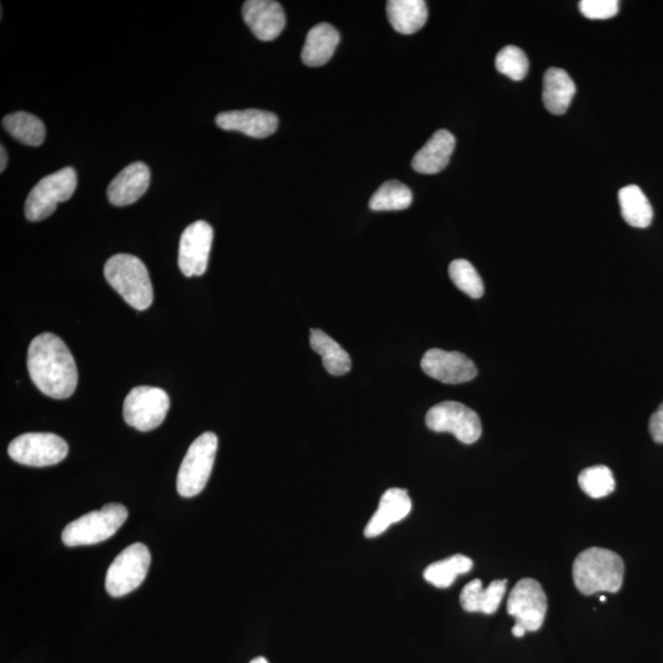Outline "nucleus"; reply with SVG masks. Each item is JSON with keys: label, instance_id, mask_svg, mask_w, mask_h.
<instances>
[{"label": "nucleus", "instance_id": "f257e3e1", "mask_svg": "<svg viewBox=\"0 0 663 663\" xmlns=\"http://www.w3.org/2000/svg\"><path fill=\"white\" fill-rule=\"evenodd\" d=\"M28 369L32 382L46 396L66 400L77 390L78 370L61 338L42 333L31 342Z\"/></svg>", "mask_w": 663, "mask_h": 663}, {"label": "nucleus", "instance_id": "f03ea898", "mask_svg": "<svg viewBox=\"0 0 663 663\" xmlns=\"http://www.w3.org/2000/svg\"><path fill=\"white\" fill-rule=\"evenodd\" d=\"M624 562L617 553L605 548H589L576 557L573 578L582 595L597 592L616 594L623 585Z\"/></svg>", "mask_w": 663, "mask_h": 663}, {"label": "nucleus", "instance_id": "7ed1b4c3", "mask_svg": "<svg viewBox=\"0 0 663 663\" xmlns=\"http://www.w3.org/2000/svg\"><path fill=\"white\" fill-rule=\"evenodd\" d=\"M107 282L133 309L144 311L153 304L152 280L145 264L138 257L118 253L110 258L104 269Z\"/></svg>", "mask_w": 663, "mask_h": 663}, {"label": "nucleus", "instance_id": "20e7f679", "mask_svg": "<svg viewBox=\"0 0 663 663\" xmlns=\"http://www.w3.org/2000/svg\"><path fill=\"white\" fill-rule=\"evenodd\" d=\"M128 510L121 504H107L70 522L64 528L62 541L67 547L93 546L111 538L125 524Z\"/></svg>", "mask_w": 663, "mask_h": 663}, {"label": "nucleus", "instance_id": "39448f33", "mask_svg": "<svg viewBox=\"0 0 663 663\" xmlns=\"http://www.w3.org/2000/svg\"><path fill=\"white\" fill-rule=\"evenodd\" d=\"M217 450L218 436L212 431L193 441L177 476V492L181 497L193 498L203 492L212 474Z\"/></svg>", "mask_w": 663, "mask_h": 663}, {"label": "nucleus", "instance_id": "423d86ee", "mask_svg": "<svg viewBox=\"0 0 663 663\" xmlns=\"http://www.w3.org/2000/svg\"><path fill=\"white\" fill-rule=\"evenodd\" d=\"M78 177L73 167L53 172L32 188L25 203V215L30 221H41L50 217L59 203L72 198L77 190Z\"/></svg>", "mask_w": 663, "mask_h": 663}, {"label": "nucleus", "instance_id": "0eeeda50", "mask_svg": "<svg viewBox=\"0 0 663 663\" xmlns=\"http://www.w3.org/2000/svg\"><path fill=\"white\" fill-rule=\"evenodd\" d=\"M152 555L143 543L123 549L113 560L106 574V591L112 597H122L137 590L147 578Z\"/></svg>", "mask_w": 663, "mask_h": 663}, {"label": "nucleus", "instance_id": "6e6552de", "mask_svg": "<svg viewBox=\"0 0 663 663\" xmlns=\"http://www.w3.org/2000/svg\"><path fill=\"white\" fill-rule=\"evenodd\" d=\"M425 423L435 433H451L466 445L474 444L482 436L479 415L465 404L454 401L442 402L430 408Z\"/></svg>", "mask_w": 663, "mask_h": 663}, {"label": "nucleus", "instance_id": "1a4fd4ad", "mask_svg": "<svg viewBox=\"0 0 663 663\" xmlns=\"http://www.w3.org/2000/svg\"><path fill=\"white\" fill-rule=\"evenodd\" d=\"M170 409V397L158 387L133 388L123 404V417L129 427L152 431L164 423Z\"/></svg>", "mask_w": 663, "mask_h": 663}, {"label": "nucleus", "instance_id": "9d476101", "mask_svg": "<svg viewBox=\"0 0 663 663\" xmlns=\"http://www.w3.org/2000/svg\"><path fill=\"white\" fill-rule=\"evenodd\" d=\"M68 444L51 433H28L10 442L8 454L20 465L30 467L55 466L68 455Z\"/></svg>", "mask_w": 663, "mask_h": 663}, {"label": "nucleus", "instance_id": "9b49d317", "mask_svg": "<svg viewBox=\"0 0 663 663\" xmlns=\"http://www.w3.org/2000/svg\"><path fill=\"white\" fill-rule=\"evenodd\" d=\"M548 608L546 592L541 584L533 579H522L511 590L508 600V613L522 625L526 632L541 629Z\"/></svg>", "mask_w": 663, "mask_h": 663}, {"label": "nucleus", "instance_id": "f8f14e48", "mask_svg": "<svg viewBox=\"0 0 663 663\" xmlns=\"http://www.w3.org/2000/svg\"><path fill=\"white\" fill-rule=\"evenodd\" d=\"M213 237V228L207 221H196L183 231L179 267L186 277H199L206 273Z\"/></svg>", "mask_w": 663, "mask_h": 663}, {"label": "nucleus", "instance_id": "ddd939ff", "mask_svg": "<svg viewBox=\"0 0 663 663\" xmlns=\"http://www.w3.org/2000/svg\"><path fill=\"white\" fill-rule=\"evenodd\" d=\"M420 365L425 374L442 384H465L478 374L477 366L465 354L436 348L424 354Z\"/></svg>", "mask_w": 663, "mask_h": 663}, {"label": "nucleus", "instance_id": "4468645a", "mask_svg": "<svg viewBox=\"0 0 663 663\" xmlns=\"http://www.w3.org/2000/svg\"><path fill=\"white\" fill-rule=\"evenodd\" d=\"M242 15L249 28L261 41H273L285 28V14L274 0H249L242 8Z\"/></svg>", "mask_w": 663, "mask_h": 663}, {"label": "nucleus", "instance_id": "2eb2a0df", "mask_svg": "<svg viewBox=\"0 0 663 663\" xmlns=\"http://www.w3.org/2000/svg\"><path fill=\"white\" fill-rule=\"evenodd\" d=\"M412 500L406 489L391 488L382 495L379 508L364 530L366 538H375L411 514Z\"/></svg>", "mask_w": 663, "mask_h": 663}, {"label": "nucleus", "instance_id": "dca6fc26", "mask_svg": "<svg viewBox=\"0 0 663 663\" xmlns=\"http://www.w3.org/2000/svg\"><path fill=\"white\" fill-rule=\"evenodd\" d=\"M215 122L224 131L241 132L252 138L272 136L279 126L274 113L262 110L221 112Z\"/></svg>", "mask_w": 663, "mask_h": 663}, {"label": "nucleus", "instance_id": "f3484780", "mask_svg": "<svg viewBox=\"0 0 663 663\" xmlns=\"http://www.w3.org/2000/svg\"><path fill=\"white\" fill-rule=\"evenodd\" d=\"M150 170L144 163H133L123 169L112 180L107 190V197L113 206L126 207L136 203L148 191Z\"/></svg>", "mask_w": 663, "mask_h": 663}, {"label": "nucleus", "instance_id": "a211bd4d", "mask_svg": "<svg viewBox=\"0 0 663 663\" xmlns=\"http://www.w3.org/2000/svg\"><path fill=\"white\" fill-rule=\"evenodd\" d=\"M456 147V139L446 129H440L428 143L414 155L413 169L419 174H439L450 163L452 153Z\"/></svg>", "mask_w": 663, "mask_h": 663}, {"label": "nucleus", "instance_id": "6ab92c4d", "mask_svg": "<svg viewBox=\"0 0 663 663\" xmlns=\"http://www.w3.org/2000/svg\"><path fill=\"white\" fill-rule=\"evenodd\" d=\"M508 580H495L487 589L479 579L463 587L460 602L463 609L470 613L494 614L498 611L505 596Z\"/></svg>", "mask_w": 663, "mask_h": 663}, {"label": "nucleus", "instance_id": "aec40b11", "mask_svg": "<svg viewBox=\"0 0 663 663\" xmlns=\"http://www.w3.org/2000/svg\"><path fill=\"white\" fill-rule=\"evenodd\" d=\"M341 41V35L334 26L318 24L306 36L301 58L307 67H321L330 61Z\"/></svg>", "mask_w": 663, "mask_h": 663}, {"label": "nucleus", "instance_id": "412c9836", "mask_svg": "<svg viewBox=\"0 0 663 663\" xmlns=\"http://www.w3.org/2000/svg\"><path fill=\"white\" fill-rule=\"evenodd\" d=\"M576 94L574 80L565 70L548 69L543 78V102L553 115H564Z\"/></svg>", "mask_w": 663, "mask_h": 663}, {"label": "nucleus", "instance_id": "4be33fe9", "mask_svg": "<svg viewBox=\"0 0 663 663\" xmlns=\"http://www.w3.org/2000/svg\"><path fill=\"white\" fill-rule=\"evenodd\" d=\"M428 7L424 0H391L387 16L392 28L402 35H412L427 24Z\"/></svg>", "mask_w": 663, "mask_h": 663}, {"label": "nucleus", "instance_id": "5701e85b", "mask_svg": "<svg viewBox=\"0 0 663 663\" xmlns=\"http://www.w3.org/2000/svg\"><path fill=\"white\" fill-rule=\"evenodd\" d=\"M618 199L625 223L633 228H649L654 218V209L639 186L623 187L618 193Z\"/></svg>", "mask_w": 663, "mask_h": 663}, {"label": "nucleus", "instance_id": "b1692460", "mask_svg": "<svg viewBox=\"0 0 663 663\" xmlns=\"http://www.w3.org/2000/svg\"><path fill=\"white\" fill-rule=\"evenodd\" d=\"M310 344L312 349L321 355L323 366L328 374L343 376L352 369V359L349 354L325 332L311 330Z\"/></svg>", "mask_w": 663, "mask_h": 663}, {"label": "nucleus", "instance_id": "393cba45", "mask_svg": "<svg viewBox=\"0 0 663 663\" xmlns=\"http://www.w3.org/2000/svg\"><path fill=\"white\" fill-rule=\"evenodd\" d=\"M3 127L10 136L29 147H40L46 139V127L39 117L28 112H14L3 118Z\"/></svg>", "mask_w": 663, "mask_h": 663}, {"label": "nucleus", "instance_id": "a878e982", "mask_svg": "<svg viewBox=\"0 0 663 663\" xmlns=\"http://www.w3.org/2000/svg\"><path fill=\"white\" fill-rule=\"evenodd\" d=\"M473 568L471 558L466 555L456 554L452 557L436 562L424 571V579L429 584L438 587V589H446L454 584L457 576L470 573Z\"/></svg>", "mask_w": 663, "mask_h": 663}, {"label": "nucleus", "instance_id": "bb28decb", "mask_svg": "<svg viewBox=\"0 0 663 663\" xmlns=\"http://www.w3.org/2000/svg\"><path fill=\"white\" fill-rule=\"evenodd\" d=\"M412 191L400 181H387L374 193L369 207L374 212H392L411 207Z\"/></svg>", "mask_w": 663, "mask_h": 663}, {"label": "nucleus", "instance_id": "cd10ccee", "mask_svg": "<svg viewBox=\"0 0 663 663\" xmlns=\"http://www.w3.org/2000/svg\"><path fill=\"white\" fill-rule=\"evenodd\" d=\"M579 485L589 497L601 499L613 493L616 481L608 467L594 466L580 473Z\"/></svg>", "mask_w": 663, "mask_h": 663}, {"label": "nucleus", "instance_id": "c85d7f7f", "mask_svg": "<svg viewBox=\"0 0 663 663\" xmlns=\"http://www.w3.org/2000/svg\"><path fill=\"white\" fill-rule=\"evenodd\" d=\"M449 274L452 282L463 293L472 299H481L484 294V284L477 269L471 262L466 260H455L451 262Z\"/></svg>", "mask_w": 663, "mask_h": 663}, {"label": "nucleus", "instance_id": "c756f323", "mask_svg": "<svg viewBox=\"0 0 663 663\" xmlns=\"http://www.w3.org/2000/svg\"><path fill=\"white\" fill-rule=\"evenodd\" d=\"M495 67L498 72L506 75L514 82H521L525 79L530 63H528L527 56L521 48L516 46H506L498 53L495 59Z\"/></svg>", "mask_w": 663, "mask_h": 663}, {"label": "nucleus", "instance_id": "7c9ffc66", "mask_svg": "<svg viewBox=\"0 0 663 663\" xmlns=\"http://www.w3.org/2000/svg\"><path fill=\"white\" fill-rule=\"evenodd\" d=\"M579 8L587 19L607 20L618 14L619 3L617 0H581Z\"/></svg>", "mask_w": 663, "mask_h": 663}, {"label": "nucleus", "instance_id": "2f4dec72", "mask_svg": "<svg viewBox=\"0 0 663 663\" xmlns=\"http://www.w3.org/2000/svg\"><path fill=\"white\" fill-rule=\"evenodd\" d=\"M650 434L657 444H663V403L651 415L649 423Z\"/></svg>", "mask_w": 663, "mask_h": 663}, {"label": "nucleus", "instance_id": "473e14b6", "mask_svg": "<svg viewBox=\"0 0 663 663\" xmlns=\"http://www.w3.org/2000/svg\"><path fill=\"white\" fill-rule=\"evenodd\" d=\"M0 156H2V160H0V171L3 172L5 170V167H7V163H8L7 150H5L3 145H2V147H0Z\"/></svg>", "mask_w": 663, "mask_h": 663}, {"label": "nucleus", "instance_id": "72a5a7b5", "mask_svg": "<svg viewBox=\"0 0 663 663\" xmlns=\"http://www.w3.org/2000/svg\"><path fill=\"white\" fill-rule=\"evenodd\" d=\"M512 634H514L516 638H522V636L526 634V629L520 624H515L514 628H512Z\"/></svg>", "mask_w": 663, "mask_h": 663}, {"label": "nucleus", "instance_id": "f704fd0d", "mask_svg": "<svg viewBox=\"0 0 663 663\" xmlns=\"http://www.w3.org/2000/svg\"><path fill=\"white\" fill-rule=\"evenodd\" d=\"M250 663H269L264 657H256L255 660H252Z\"/></svg>", "mask_w": 663, "mask_h": 663}, {"label": "nucleus", "instance_id": "c9c22d12", "mask_svg": "<svg viewBox=\"0 0 663 663\" xmlns=\"http://www.w3.org/2000/svg\"><path fill=\"white\" fill-rule=\"evenodd\" d=\"M600 601H601V602H606V597H605V596H601V597H600Z\"/></svg>", "mask_w": 663, "mask_h": 663}]
</instances>
